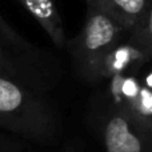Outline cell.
<instances>
[{"mask_svg":"<svg viewBox=\"0 0 152 152\" xmlns=\"http://www.w3.org/2000/svg\"><path fill=\"white\" fill-rule=\"evenodd\" d=\"M0 128L42 145H53L63 134V116L47 94L0 76Z\"/></svg>","mask_w":152,"mask_h":152,"instance_id":"1","label":"cell"},{"mask_svg":"<svg viewBox=\"0 0 152 152\" xmlns=\"http://www.w3.org/2000/svg\"><path fill=\"white\" fill-rule=\"evenodd\" d=\"M0 76L48 94L60 84L63 66L56 55L21 37L0 16Z\"/></svg>","mask_w":152,"mask_h":152,"instance_id":"2","label":"cell"},{"mask_svg":"<svg viewBox=\"0 0 152 152\" xmlns=\"http://www.w3.org/2000/svg\"><path fill=\"white\" fill-rule=\"evenodd\" d=\"M129 32L110 16L87 7L81 31L66 43L77 74L87 81H94L95 72L102 60Z\"/></svg>","mask_w":152,"mask_h":152,"instance_id":"3","label":"cell"},{"mask_svg":"<svg viewBox=\"0 0 152 152\" xmlns=\"http://www.w3.org/2000/svg\"><path fill=\"white\" fill-rule=\"evenodd\" d=\"M100 120V137L105 152H152V129L127 111L111 104Z\"/></svg>","mask_w":152,"mask_h":152,"instance_id":"4","label":"cell"},{"mask_svg":"<svg viewBox=\"0 0 152 152\" xmlns=\"http://www.w3.org/2000/svg\"><path fill=\"white\" fill-rule=\"evenodd\" d=\"M94 8L131 31L143 16L152 10L151 0H86Z\"/></svg>","mask_w":152,"mask_h":152,"instance_id":"5","label":"cell"},{"mask_svg":"<svg viewBox=\"0 0 152 152\" xmlns=\"http://www.w3.org/2000/svg\"><path fill=\"white\" fill-rule=\"evenodd\" d=\"M18 1L40 24V27L52 40L55 47L63 48L66 45L67 35L55 0H18Z\"/></svg>","mask_w":152,"mask_h":152,"instance_id":"6","label":"cell"},{"mask_svg":"<svg viewBox=\"0 0 152 152\" xmlns=\"http://www.w3.org/2000/svg\"><path fill=\"white\" fill-rule=\"evenodd\" d=\"M134 72L127 71L110 77L111 81L108 84V97L111 104L121 110H127L135 100L143 84Z\"/></svg>","mask_w":152,"mask_h":152,"instance_id":"7","label":"cell"},{"mask_svg":"<svg viewBox=\"0 0 152 152\" xmlns=\"http://www.w3.org/2000/svg\"><path fill=\"white\" fill-rule=\"evenodd\" d=\"M124 111L134 116L143 126L152 129V89L142 86L135 100Z\"/></svg>","mask_w":152,"mask_h":152,"instance_id":"8","label":"cell"},{"mask_svg":"<svg viewBox=\"0 0 152 152\" xmlns=\"http://www.w3.org/2000/svg\"><path fill=\"white\" fill-rule=\"evenodd\" d=\"M61 152H80V148L77 147V142H71L68 145L66 144V147L61 150Z\"/></svg>","mask_w":152,"mask_h":152,"instance_id":"9","label":"cell"},{"mask_svg":"<svg viewBox=\"0 0 152 152\" xmlns=\"http://www.w3.org/2000/svg\"><path fill=\"white\" fill-rule=\"evenodd\" d=\"M0 152H11V151H5V150H4V148H3V147H1V145H0Z\"/></svg>","mask_w":152,"mask_h":152,"instance_id":"10","label":"cell"}]
</instances>
